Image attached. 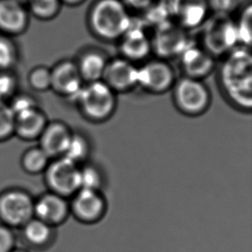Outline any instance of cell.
<instances>
[{"label": "cell", "instance_id": "cell-27", "mask_svg": "<svg viewBox=\"0 0 252 252\" xmlns=\"http://www.w3.org/2000/svg\"><path fill=\"white\" fill-rule=\"evenodd\" d=\"M34 15L41 19H50L59 13L61 0H28Z\"/></svg>", "mask_w": 252, "mask_h": 252}, {"label": "cell", "instance_id": "cell-22", "mask_svg": "<svg viewBox=\"0 0 252 252\" xmlns=\"http://www.w3.org/2000/svg\"><path fill=\"white\" fill-rule=\"evenodd\" d=\"M91 151L92 147L88 138L83 133L73 132L63 157L66 158L76 164L82 165L88 160Z\"/></svg>", "mask_w": 252, "mask_h": 252}, {"label": "cell", "instance_id": "cell-6", "mask_svg": "<svg viewBox=\"0 0 252 252\" xmlns=\"http://www.w3.org/2000/svg\"><path fill=\"white\" fill-rule=\"evenodd\" d=\"M34 201L23 190L6 191L0 194V223L16 230L34 218Z\"/></svg>", "mask_w": 252, "mask_h": 252}, {"label": "cell", "instance_id": "cell-24", "mask_svg": "<svg viewBox=\"0 0 252 252\" xmlns=\"http://www.w3.org/2000/svg\"><path fill=\"white\" fill-rule=\"evenodd\" d=\"M80 183L81 189L101 191L104 184L103 174L96 165L86 162L80 166Z\"/></svg>", "mask_w": 252, "mask_h": 252}, {"label": "cell", "instance_id": "cell-31", "mask_svg": "<svg viewBox=\"0 0 252 252\" xmlns=\"http://www.w3.org/2000/svg\"><path fill=\"white\" fill-rule=\"evenodd\" d=\"M15 230L0 223V252H10L17 247Z\"/></svg>", "mask_w": 252, "mask_h": 252}, {"label": "cell", "instance_id": "cell-14", "mask_svg": "<svg viewBox=\"0 0 252 252\" xmlns=\"http://www.w3.org/2000/svg\"><path fill=\"white\" fill-rule=\"evenodd\" d=\"M51 88L66 98L75 100L83 85L81 75L76 62L65 60L51 70Z\"/></svg>", "mask_w": 252, "mask_h": 252}, {"label": "cell", "instance_id": "cell-9", "mask_svg": "<svg viewBox=\"0 0 252 252\" xmlns=\"http://www.w3.org/2000/svg\"><path fill=\"white\" fill-rule=\"evenodd\" d=\"M176 72L168 61L151 59L139 66L138 85L153 94H163L173 87Z\"/></svg>", "mask_w": 252, "mask_h": 252}, {"label": "cell", "instance_id": "cell-20", "mask_svg": "<svg viewBox=\"0 0 252 252\" xmlns=\"http://www.w3.org/2000/svg\"><path fill=\"white\" fill-rule=\"evenodd\" d=\"M28 13L22 3L0 0V30L7 34H18L27 27Z\"/></svg>", "mask_w": 252, "mask_h": 252}, {"label": "cell", "instance_id": "cell-7", "mask_svg": "<svg viewBox=\"0 0 252 252\" xmlns=\"http://www.w3.org/2000/svg\"><path fill=\"white\" fill-rule=\"evenodd\" d=\"M80 166L66 158H55L46 169V177L51 192L63 197H72L81 189Z\"/></svg>", "mask_w": 252, "mask_h": 252}, {"label": "cell", "instance_id": "cell-5", "mask_svg": "<svg viewBox=\"0 0 252 252\" xmlns=\"http://www.w3.org/2000/svg\"><path fill=\"white\" fill-rule=\"evenodd\" d=\"M171 90L174 104L185 116H201L211 103V93L201 79L183 76L177 79Z\"/></svg>", "mask_w": 252, "mask_h": 252}, {"label": "cell", "instance_id": "cell-29", "mask_svg": "<svg viewBox=\"0 0 252 252\" xmlns=\"http://www.w3.org/2000/svg\"><path fill=\"white\" fill-rule=\"evenodd\" d=\"M16 59L17 52L13 43L8 38L0 36V71L10 68Z\"/></svg>", "mask_w": 252, "mask_h": 252}, {"label": "cell", "instance_id": "cell-16", "mask_svg": "<svg viewBox=\"0 0 252 252\" xmlns=\"http://www.w3.org/2000/svg\"><path fill=\"white\" fill-rule=\"evenodd\" d=\"M180 65L184 76L201 79L209 75L215 67V58L201 46L191 42L181 54Z\"/></svg>", "mask_w": 252, "mask_h": 252}, {"label": "cell", "instance_id": "cell-10", "mask_svg": "<svg viewBox=\"0 0 252 252\" xmlns=\"http://www.w3.org/2000/svg\"><path fill=\"white\" fill-rule=\"evenodd\" d=\"M167 3L170 19L186 31L201 27L210 11L207 0H167Z\"/></svg>", "mask_w": 252, "mask_h": 252}, {"label": "cell", "instance_id": "cell-36", "mask_svg": "<svg viewBox=\"0 0 252 252\" xmlns=\"http://www.w3.org/2000/svg\"><path fill=\"white\" fill-rule=\"evenodd\" d=\"M61 1H62V3L63 2L69 5H77V4L83 3L85 0H61Z\"/></svg>", "mask_w": 252, "mask_h": 252}, {"label": "cell", "instance_id": "cell-1", "mask_svg": "<svg viewBox=\"0 0 252 252\" xmlns=\"http://www.w3.org/2000/svg\"><path fill=\"white\" fill-rule=\"evenodd\" d=\"M226 95L243 109L252 107V56L249 48L240 46L227 54L220 72Z\"/></svg>", "mask_w": 252, "mask_h": 252}, {"label": "cell", "instance_id": "cell-33", "mask_svg": "<svg viewBox=\"0 0 252 252\" xmlns=\"http://www.w3.org/2000/svg\"><path fill=\"white\" fill-rule=\"evenodd\" d=\"M16 89V80L6 72H0V101L6 102Z\"/></svg>", "mask_w": 252, "mask_h": 252}, {"label": "cell", "instance_id": "cell-23", "mask_svg": "<svg viewBox=\"0 0 252 252\" xmlns=\"http://www.w3.org/2000/svg\"><path fill=\"white\" fill-rule=\"evenodd\" d=\"M23 166L30 173H40L45 171L50 163V157L41 149L34 147L27 151L23 157Z\"/></svg>", "mask_w": 252, "mask_h": 252}, {"label": "cell", "instance_id": "cell-28", "mask_svg": "<svg viewBox=\"0 0 252 252\" xmlns=\"http://www.w3.org/2000/svg\"><path fill=\"white\" fill-rule=\"evenodd\" d=\"M15 133V116L10 104L0 101V140H5Z\"/></svg>", "mask_w": 252, "mask_h": 252}, {"label": "cell", "instance_id": "cell-32", "mask_svg": "<svg viewBox=\"0 0 252 252\" xmlns=\"http://www.w3.org/2000/svg\"><path fill=\"white\" fill-rule=\"evenodd\" d=\"M10 106L15 117L36 108L33 98L26 95H17V97L13 99Z\"/></svg>", "mask_w": 252, "mask_h": 252}, {"label": "cell", "instance_id": "cell-3", "mask_svg": "<svg viewBox=\"0 0 252 252\" xmlns=\"http://www.w3.org/2000/svg\"><path fill=\"white\" fill-rule=\"evenodd\" d=\"M85 119L103 123L116 112L117 94L102 80L85 83L75 100Z\"/></svg>", "mask_w": 252, "mask_h": 252}, {"label": "cell", "instance_id": "cell-12", "mask_svg": "<svg viewBox=\"0 0 252 252\" xmlns=\"http://www.w3.org/2000/svg\"><path fill=\"white\" fill-rule=\"evenodd\" d=\"M72 197L70 211L79 221H98L105 213V199L101 191L80 189Z\"/></svg>", "mask_w": 252, "mask_h": 252}, {"label": "cell", "instance_id": "cell-8", "mask_svg": "<svg viewBox=\"0 0 252 252\" xmlns=\"http://www.w3.org/2000/svg\"><path fill=\"white\" fill-rule=\"evenodd\" d=\"M152 40V48L158 58L168 59L179 57L184 49L190 44L187 31L172 20L158 25Z\"/></svg>", "mask_w": 252, "mask_h": 252}, {"label": "cell", "instance_id": "cell-15", "mask_svg": "<svg viewBox=\"0 0 252 252\" xmlns=\"http://www.w3.org/2000/svg\"><path fill=\"white\" fill-rule=\"evenodd\" d=\"M70 202L67 198L49 192L34 201V217L56 227L70 215Z\"/></svg>", "mask_w": 252, "mask_h": 252}, {"label": "cell", "instance_id": "cell-38", "mask_svg": "<svg viewBox=\"0 0 252 252\" xmlns=\"http://www.w3.org/2000/svg\"><path fill=\"white\" fill-rule=\"evenodd\" d=\"M15 1H17V2H19V3H22V2H24V1H28V0H15Z\"/></svg>", "mask_w": 252, "mask_h": 252}, {"label": "cell", "instance_id": "cell-11", "mask_svg": "<svg viewBox=\"0 0 252 252\" xmlns=\"http://www.w3.org/2000/svg\"><path fill=\"white\" fill-rule=\"evenodd\" d=\"M139 66L122 56L109 59L102 80L116 94L132 91L138 86Z\"/></svg>", "mask_w": 252, "mask_h": 252}, {"label": "cell", "instance_id": "cell-19", "mask_svg": "<svg viewBox=\"0 0 252 252\" xmlns=\"http://www.w3.org/2000/svg\"><path fill=\"white\" fill-rule=\"evenodd\" d=\"M109 60L105 52L98 48H89L83 52L76 64L84 83L102 80Z\"/></svg>", "mask_w": 252, "mask_h": 252}, {"label": "cell", "instance_id": "cell-25", "mask_svg": "<svg viewBox=\"0 0 252 252\" xmlns=\"http://www.w3.org/2000/svg\"><path fill=\"white\" fill-rule=\"evenodd\" d=\"M236 29L239 38V44L248 48L252 43V5L248 3L243 9L238 21H235Z\"/></svg>", "mask_w": 252, "mask_h": 252}, {"label": "cell", "instance_id": "cell-26", "mask_svg": "<svg viewBox=\"0 0 252 252\" xmlns=\"http://www.w3.org/2000/svg\"><path fill=\"white\" fill-rule=\"evenodd\" d=\"M146 19L144 23L155 25L156 27L170 19L167 1H154L147 10H144Z\"/></svg>", "mask_w": 252, "mask_h": 252}, {"label": "cell", "instance_id": "cell-21", "mask_svg": "<svg viewBox=\"0 0 252 252\" xmlns=\"http://www.w3.org/2000/svg\"><path fill=\"white\" fill-rule=\"evenodd\" d=\"M47 125L46 116L37 107L15 117V133L24 140L40 138Z\"/></svg>", "mask_w": 252, "mask_h": 252}, {"label": "cell", "instance_id": "cell-34", "mask_svg": "<svg viewBox=\"0 0 252 252\" xmlns=\"http://www.w3.org/2000/svg\"><path fill=\"white\" fill-rule=\"evenodd\" d=\"M213 13L230 14L235 9L239 0H207Z\"/></svg>", "mask_w": 252, "mask_h": 252}, {"label": "cell", "instance_id": "cell-4", "mask_svg": "<svg viewBox=\"0 0 252 252\" xmlns=\"http://www.w3.org/2000/svg\"><path fill=\"white\" fill-rule=\"evenodd\" d=\"M201 27V47L215 58L228 54L239 44L235 21L230 14L214 13Z\"/></svg>", "mask_w": 252, "mask_h": 252}, {"label": "cell", "instance_id": "cell-2", "mask_svg": "<svg viewBox=\"0 0 252 252\" xmlns=\"http://www.w3.org/2000/svg\"><path fill=\"white\" fill-rule=\"evenodd\" d=\"M89 26L95 37L102 41H119L133 18L123 0H97L89 13Z\"/></svg>", "mask_w": 252, "mask_h": 252}, {"label": "cell", "instance_id": "cell-30", "mask_svg": "<svg viewBox=\"0 0 252 252\" xmlns=\"http://www.w3.org/2000/svg\"><path fill=\"white\" fill-rule=\"evenodd\" d=\"M30 83L33 88L40 92L51 88V70L44 66L34 69L30 75Z\"/></svg>", "mask_w": 252, "mask_h": 252}, {"label": "cell", "instance_id": "cell-13", "mask_svg": "<svg viewBox=\"0 0 252 252\" xmlns=\"http://www.w3.org/2000/svg\"><path fill=\"white\" fill-rule=\"evenodd\" d=\"M121 56L133 63L146 62L153 51L152 40L142 24H132L126 33L120 39Z\"/></svg>", "mask_w": 252, "mask_h": 252}, {"label": "cell", "instance_id": "cell-17", "mask_svg": "<svg viewBox=\"0 0 252 252\" xmlns=\"http://www.w3.org/2000/svg\"><path fill=\"white\" fill-rule=\"evenodd\" d=\"M72 132L65 123H48L40 136V147L50 158L63 157L72 138Z\"/></svg>", "mask_w": 252, "mask_h": 252}, {"label": "cell", "instance_id": "cell-18", "mask_svg": "<svg viewBox=\"0 0 252 252\" xmlns=\"http://www.w3.org/2000/svg\"><path fill=\"white\" fill-rule=\"evenodd\" d=\"M19 231L24 245L36 251L47 249L55 239V227L34 217L23 225Z\"/></svg>", "mask_w": 252, "mask_h": 252}, {"label": "cell", "instance_id": "cell-37", "mask_svg": "<svg viewBox=\"0 0 252 252\" xmlns=\"http://www.w3.org/2000/svg\"><path fill=\"white\" fill-rule=\"evenodd\" d=\"M10 252H30L29 251H27V250H24V249H21V248H17V247H16L15 249L13 250V251H11Z\"/></svg>", "mask_w": 252, "mask_h": 252}, {"label": "cell", "instance_id": "cell-35", "mask_svg": "<svg viewBox=\"0 0 252 252\" xmlns=\"http://www.w3.org/2000/svg\"><path fill=\"white\" fill-rule=\"evenodd\" d=\"M155 0H123L126 8L135 10H146Z\"/></svg>", "mask_w": 252, "mask_h": 252}]
</instances>
